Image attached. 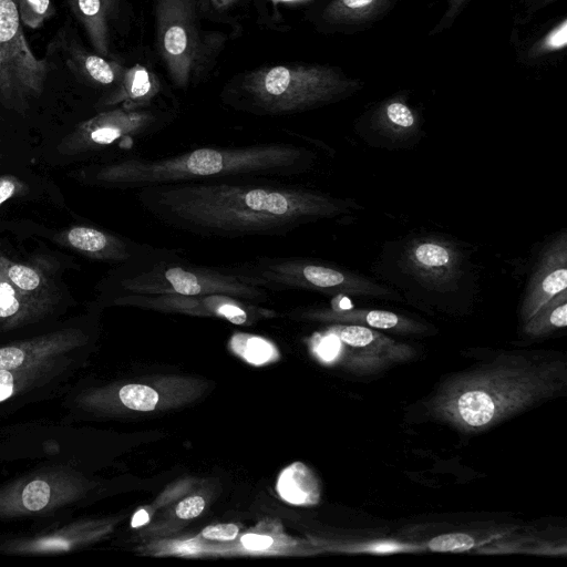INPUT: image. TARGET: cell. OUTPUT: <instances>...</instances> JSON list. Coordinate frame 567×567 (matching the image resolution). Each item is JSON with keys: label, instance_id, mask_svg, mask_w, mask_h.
Wrapping results in <instances>:
<instances>
[{"label": "cell", "instance_id": "cell-19", "mask_svg": "<svg viewBox=\"0 0 567 567\" xmlns=\"http://www.w3.org/2000/svg\"><path fill=\"white\" fill-rule=\"evenodd\" d=\"M68 3L96 53L110 55V21L117 8V0H68Z\"/></svg>", "mask_w": 567, "mask_h": 567}, {"label": "cell", "instance_id": "cell-33", "mask_svg": "<svg viewBox=\"0 0 567 567\" xmlns=\"http://www.w3.org/2000/svg\"><path fill=\"white\" fill-rule=\"evenodd\" d=\"M244 547L250 550H265L272 544V538L266 535L246 534L241 537Z\"/></svg>", "mask_w": 567, "mask_h": 567}, {"label": "cell", "instance_id": "cell-36", "mask_svg": "<svg viewBox=\"0 0 567 567\" xmlns=\"http://www.w3.org/2000/svg\"><path fill=\"white\" fill-rule=\"evenodd\" d=\"M349 9H359L369 6L373 0H340Z\"/></svg>", "mask_w": 567, "mask_h": 567}, {"label": "cell", "instance_id": "cell-18", "mask_svg": "<svg viewBox=\"0 0 567 567\" xmlns=\"http://www.w3.org/2000/svg\"><path fill=\"white\" fill-rule=\"evenodd\" d=\"M312 318L332 323L358 324L400 334H420L426 327L416 320L388 310L378 309H313Z\"/></svg>", "mask_w": 567, "mask_h": 567}, {"label": "cell", "instance_id": "cell-6", "mask_svg": "<svg viewBox=\"0 0 567 567\" xmlns=\"http://www.w3.org/2000/svg\"><path fill=\"white\" fill-rule=\"evenodd\" d=\"M83 464L40 462L0 485V524L70 517L90 496Z\"/></svg>", "mask_w": 567, "mask_h": 567}, {"label": "cell", "instance_id": "cell-26", "mask_svg": "<svg viewBox=\"0 0 567 567\" xmlns=\"http://www.w3.org/2000/svg\"><path fill=\"white\" fill-rule=\"evenodd\" d=\"M118 399L131 410L151 411L158 402V393L147 385L126 384L118 390Z\"/></svg>", "mask_w": 567, "mask_h": 567}, {"label": "cell", "instance_id": "cell-9", "mask_svg": "<svg viewBox=\"0 0 567 567\" xmlns=\"http://www.w3.org/2000/svg\"><path fill=\"white\" fill-rule=\"evenodd\" d=\"M48 62L38 59L24 37L16 0H0V103L24 112L44 91Z\"/></svg>", "mask_w": 567, "mask_h": 567}, {"label": "cell", "instance_id": "cell-21", "mask_svg": "<svg viewBox=\"0 0 567 567\" xmlns=\"http://www.w3.org/2000/svg\"><path fill=\"white\" fill-rule=\"evenodd\" d=\"M66 65L79 79L99 86L117 85L124 72L118 62L87 52L78 44L68 49Z\"/></svg>", "mask_w": 567, "mask_h": 567}, {"label": "cell", "instance_id": "cell-10", "mask_svg": "<svg viewBox=\"0 0 567 567\" xmlns=\"http://www.w3.org/2000/svg\"><path fill=\"white\" fill-rule=\"evenodd\" d=\"M317 353L326 362L339 361L353 373L371 375L411 360L415 349L377 329L334 323L328 328Z\"/></svg>", "mask_w": 567, "mask_h": 567}, {"label": "cell", "instance_id": "cell-29", "mask_svg": "<svg viewBox=\"0 0 567 567\" xmlns=\"http://www.w3.org/2000/svg\"><path fill=\"white\" fill-rule=\"evenodd\" d=\"M237 351L241 353L248 362L254 364H262L271 360L275 354L271 344L259 338L247 339L245 344L241 346V349L238 348Z\"/></svg>", "mask_w": 567, "mask_h": 567}, {"label": "cell", "instance_id": "cell-3", "mask_svg": "<svg viewBox=\"0 0 567 567\" xmlns=\"http://www.w3.org/2000/svg\"><path fill=\"white\" fill-rule=\"evenodd\" d=\"M316 153L284 142L233 147H199L159 157H131L93 168L89 181L118 189L233 178L292 176L308 172Z\"/></svg>", "mask_w": 567, "mask_h": 567}, {"label": "cell", "instance_id": "cell-2", "mask_svg": "<svg viewBox=\"0 0 567 567\" xmlns=\"http://www.w3.org/2000/svg\"><path fill=\"white\" fill-rule=\"evenodd\" d=\"M567 386V362L548 351H505L450 375L429 404L431 412L475 433L558 395Z\"/></svg>", "mask_w": 567, "mask_h": 567}, {"label": "cell", "instance_id": "cell-30", "mask_svg": "<svg viewBox=\"0 0 567 567\" xmlns=\"http://www.w3.org/2000/svg\"><path fill=\"white\" fill-rule=\"evenodd\" d=\"M28 192V185L13 175L0 176V206L17 196Z\"/></svg>", "mask_w": 567, "mask_h": 567}, {"label": "cell", "instance_id": "cell-35", "mask_svg": "<svg viewBox=\"0 0 567 567\" xmlns=\"http://www.w3.org/2000/svg\"><path fill=\"white\" fill-rule=\"evenodd\" d=\"M148 522V514L144 509L136 512L132 518V527H140Z\"/></svg>", "mask_w": 567, "mask_h": 567}, {"label": "cell", "instance_id": "cell-38", "mask_svg": "<svg viewBox=\"0 0 567 567\" xmlns=\"http://www.w3.org/2000/svg\"><path fill=\"white\" fill-rule=\"evenodd\" d=\"M277 1H281V2H300V1H306V0H277Z\"/></svg>", "mask_w": 567, "mask_h": 567}, {"label": "cell", "instance_id": "cell-16", "mask_svg": "<svg viewBox=\"0 0 567 567\" xmlns=\"http://www.w3.org/2000/svg\"><path fill=\"white\" fill-rule=\"evenodd\" d=\"M55 311V307L22 293L0 267V341L37 333L31 330H37Z\"/></svg>", "mask_w": 567, "mask_h": 567}, {"label": "cell", "instance_id": "cell-12", "mask_svg": "<svg viewBox=\"0 0 567 567\" xmlns=\"http://www.w3.org/2000/svg\"><path fill=\"white\" fill-rule=\"evenodd\" d=\"M166 117L143 109L118 107L80 123L60 145L62 153L107 147L121 140L146 136L165 125Z\"/></svg>", "mask_w": 567, "mask_h": 567}, {"label": "cell", "instance_id": "cell-15", "mask_svg": "<svg viewBox=\"0 0 567 567\" xmlns=\"http://www.w3.org/2000/svg\"><path fill=\"white\" fill-rule=\"evenodd\" d=\"M567 290V234L560 233L542 250L520 305L525 323L555 296Z\"/></svg>", "mask_w": 567, "mask_h": 567}, {"label": "cell", "instance_id": "cell-4", "mask_svg": "<svg viewBox=\"0 0 567 567\" xmlns=\"http://www.w3.org/2000/svg\"><path fill=\"white\" fill-rule=\"evenodd\" d=\"M92 334L82 324L0 341V417L63 398L86 364Z\"/></svg>", "mask_w": 567, "mask_h": 567}, {"label": "cell", "instance_id": "cell-32", "mask_svg": "<svg viewBox=\"0 0 567 567\" xmlns=\"http://www.w3.org/2000/svg\"><path fill=\"white\" fill-rule=\"evenodd\" d=\"M202 534L207 539L233 540L238 534V527L235 524H218L206 527Z\"/></svg>", "mask_w": 567, "mask_h": 567}, {"label": "cell", "instance_id": "cell-5", "mask_svg": "<svg viewBox=\"0 0 567 567\" xmlns=\"http://www.w3.org/2000/svg\"><path fill=\"white\" fill-rule=\"evenodd\" d=\"M112 287L117 296L225 295L250 302L268 297L267 290L243 282L225 266L197 265L175 250L154 246L121 264Z\"/></svg>", "mask_w": 567, "mask_h": 567}, {"label": "cell", "instance_id": "cell-31", "mask_svg": "<svg viewBox=\"0 0 567 567\" xmlns=\"http://www.w3.org/2000/svg\"><path fill=\"white\" fill-rule=\"evenodd\" d=\"M205 507V502L200 496H190L182 501L176 507V515L183 519H189L198 516Z\"/></svg>", "mask_w": 567, "mask_h": 567}, {"label": "cell", "instance_id": "cell-11", "mask_svg": "<svg viewBox=\"0 0 567 567\" xmlns=\"http://www.w3.org/2000/svg\"><path fill=\"white\" fill-rule=\"evenodd\" d=\"M158 49L172 80L185 87L202 59L195 0H157Z\"/></svg>", "mask_w": 567, "mask_h": 567}, {"label": "cell", "instance_id": "cell-34", "mask_svg": "<svg viewBox=\"0 0 567 567\" xmlns=\"http://www.w3.org/2000/svg\"><path fill=\"white\" fill-rule=\"evenodd\" d=\"M567 43V22L563 23L553 30L545 40L547 48L556 50L566 47Z\"/></svg>", "mask_w": 567, "mask_h": 567}, {"label": "cell", "instance_id": "cell-22", "mask_svg": "<svg viewBox=\"0 0 567 567\" xmlns=\"http://www.w3.org/2000/svg\"><path fill=\"white\" fill-rule=\"evenodd\" d=\"M158 92L156 78L144 66L136 64L127 70L115 90L106 97L104 105L112 106L124 102L127 107L146 105Z\"/></svg>", "mask_w": 567, "mask_h": 567}, {"label": "cell", "instance_id": "cell-17", "mask_svg": "<svg viewBox=\"0 0 567 567\" xmlns=\"http://www.w3.org/2000/svg\"><path fill=\"white\" fill-rule=\"evenodd\" d=\"M63 238L76 251L93 259L123 264L146 250L151 245L140 244L90 226L69 228Z\"/></svg>", "mask_w": 567, "mask_h": 567}, {"label": "cell", "instance_id": "cell-1", "mask_svg": "<svg viewBox=\"0 0 567 567\" xmlns=\"http://www.w3.org/2000/svg\"><path fill=\"white\" fill-rule=\"evenodd\" d=\"M136 197L157 221L215 238L281 236L355 206L306 187L236 179L151 186Z\"/></svg>", "mask_w": 567, "mask_h": 567}, {"label": "cell", "instance_id": "cell-24", "mask_svg": "<svg viewBox=\"0 0 567 567\" xmlns=\"http://www.w3.org/2000/svg\"><path fill=\"white\" fill-rule=\"evenodd\" d=\"M566 326L567 290H564L523 323V333L529 338H540L565 329Z\"/></svg>", "mask_w": 567, "mask_h": 567}, {"label": "cell", "instance_id": "cell-28", "mask_svg": "<svg viewBox=\"0 0 567 567\" xmlns=\"http://www.w3.org/2000/svg\"><path fill=\"white\" fill-rule=\"evenodd\" d=\"M475 546L473 536L466 533H447L433 537L427 543V548L440 553L467 551Z\"/></svg>", "mask_w": 567, "mask_h": 567}, {"label": "cell", "instance_id": "cell-27", "mask_svg": "<svg viewBox=\"0 0 567 567\" xmlns=\"http://www.w3.org/2000/svg\"><path fill=\"white\" fill-rule=\"evenodd\" d=\"M386 127L395 136H408L415 127V116L411 109L401 102H392L385 109Z\"/></svg>", "mask_w": 567, "mask_h": 567}, {"label": "cell", "instance_id": "cell-7", "mask_svg": "<svg viewBox=\"0 0 567 567\" xmlns=\"http://www.w3.org/2000/svg\"><path fill=\"white\" fill-rule=\"evenodd\" d=\"M243 282L267 291L303 290L354 298L400 299L389 287L330 262L303 257H257L225 266Z\"/></svg>", "mask_w": 567, "mask_h": 567}, {"label": "cell", "instance_id": "cell-25", "mask_svg": "<svg viewBox=\"0 0 567 567\" xmlns=\"http://www.w3.org/2000/svg\"><path fill=\"white\" fill-rule=\"evenodd\" d=\"M21 23L30 29L41 28L54 13L53 0H16Z\"/></svg>", "mask_w": 567, "mask_h": 567}, {"label": "cell", "instance_id": "cell-37", "mask_svg": "<svg viewBox=\"0 0 567 567\" xmlns=\"http://www.w3.org/2000/svg\"><path fill=\"white\" fill-rule=\"evenodd\" d=\"M214 6L218 9H223L227 6H229L234 0H212Z\"/></svg>", "mask_w": 567, "mask_h": 567}, {"label": "cell", "instance_id": "cell-20", "mask_svg": "<svg viewBox=\"0 0 567 567\" xmlns=\"http://www.w3.org/2000/svg\"><path fill=\"white\" fill-rule=\"evenodd\" d=\"M0 267L22 293L58 308L60 302L58 288L44 269L35 265L14 261L1 250Z\"/></svg>", "mask_w": 567, "mask_h": 567}, {"label": "cell", "instance_id": "cell-13", "mask_svg": "<svg viewBox=\"0 0 567 567\" xmlns=\"http://www.w3.org/2000/svg\"><path fill=\"white\" fill-rule=\"evenodd\" d=\"M404 260L409 274L426 288L446 291L461 279V252L441 238L424 237L412 241Z\"/></svg>", "mask_w": 567, "mask_h": 567}, {"label": "cell", "instance_id": "cell-23", "mask_svg": "<svg viewBox=\"0 0 567 567\" xmlns=\"http://www.w3.org/2000/svg\"><path fill=\"white\" fill-rule=\"evenodd\" d=\"M278 491L292 504H313L319 498L317 481L301 463H295L282 472Z\"/></svg>", "mask_w": 567, "mask_h": 567}, {"label": "cell", "instance_id": "cell-14", "mask_svg": "<svg viewBox=\"0 0 567 567\" xmlns=\"http://www.w3.org/2000/svg\"><path fill=\"white\" fill-rule=\"evenodd\" d=\"M114 303L197 315H214L234 324H244L249 320L250 313L264 311L254 307L250 301L225 295H120L115 296Z\"/></svg>", "mask_w": 567, "mask_h": 567}, {"label": "cell", "instance_id": "cell-8", "mask_svg": "<svg viewBox=\"0 0 567 567\" xmlns=\"http://www.w3.org/2000/svg\"><path fill=\"white\" fill-rule=\"evenodd\" d=\"M243 91L260 113L288 114L329 101L338 91V81L319 68L275 65L247 74Z\"/></svg>", "mask_w": 567, "mask_h": 567}]
</instances>
